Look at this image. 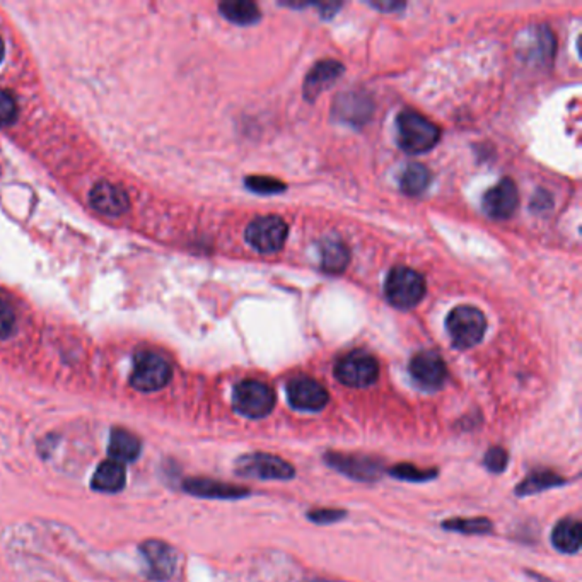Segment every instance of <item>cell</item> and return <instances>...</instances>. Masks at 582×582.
<instances>
[{"label":"cell","instance_id":"cell-20","mask_svg":"<svg viewBox=\"0 0 582 582\" xmlns=\"http://www.w3.org/2000/svg\"><path fill=\"white\" fill-rule=\"evenodd\" d=\"M218 9L226 19H229L231 23H236V25H253L260 19V9L253 2H246V0L222 2L218 5Z\"/></svg>","mask_w":582,"mask_h":582},{"label":"cell","instance_id":"cell-24","mask_svg":"<svg viewBox=\"0 0 582 582\" xmlns=\"http://www.w3.org/2000/svg\"><path fill=\"white\" fill-rule=\"evenodd\" d=\"M444 530L464 534H484L492 530V523L486 517H456L442 523Z\"/></svg>","mask_w":582,"mask_h":582},{"label":"cell","instance_id":"cell-3","mask_svg":"<svg viewBox=\"0 0 582 582\" xmlns=\"http://www.w3.org/2000/svg\"><path fill=\"white\" fill-rule=\"evenodd\" d=\"M446 326L456 348H471L486 335V316L473 306H458L448 316Z\"/></svg>","mask_w":582,"mask_h":582},{"label":"cell","instance_id":"cell-22","mask_svg":"<svg viewBox=\"0 0 582 582\" xmlns=\"http://www.w3.org/2000/svg\"><path fill=\"white\" fill-rule=\"evenodd\" d=\"M565 484V480L562 477H558L557 473L552 471H534L530 477H526V480H523L516 494L517 495H532V494H538L543 492L547 488L552 486H560Z\"/></svg>","mask_w":582,"mask_h":582},{"label":"cell","instance_id":"cell-12","mask_svg":"<svg viewBox=\"0 0 582 582\" xmlns=\"http://www.w3.org/2000/svg\"><path fill=\"white\" fill-rule=\"evenodd\" d=\"M410 374L413 381L420 388L434 391L439 389L446 381V364L442 357L436 352H420L417 354L410 363Z\"/></svg>","mask_w":582,"mask_h":582},{"label":"cell","instance_id":"cell-4","mask_svg":"<svg viewBox=\"0 0 582 582\" xmlns=\"http://www.w3.org/2000/svg\"><path fill=\"white\" fill-rule=\"evenodd\" d=\"M172 369L170 363L154 352H139L134 361L130 376L132 388L142 393H152L165 388L171 381Z\"/></svg>","mask_w":582,"mask_h":582},{"label":"cell","instance_id":"cell-26","mask_svg":"<svg viewBox=\"0 0 582 582\" xmlns=\"http://www.w3.org/2000/svg\"><path fill=\"white\" fill-rule=\"evenodd\" d=\"M246 187L257 194H280L286 188L284 183L264 176H249L246 180Z\"/></svg>","mask_w":582,"mask_h":582},{"label":"cell","instance_id":"cell-23","mask_svg":"<svg viewBox=\"0 0 582 582\" xmlns=\"http://www.w3.org/2000/svg\"><path fill=\"white\" fill-rule=\"evenodd\" d=\"M348 264V251L345 249V246L337 241L332 243L323 244L321 248V265L326 272L337 273L341 272L343 268L347 267Z\"/></svg>","mask_w":582,"mask_h":582},{"label":"cell","instance_id":"cell-7","mask_svg":"<svg viewBox=\"0 0 582 582\" xmlns=\"http://www.w3.org/2000/svg\"><path fill=\"white\" fill-rule=\"evenodd\" d=\"M236 471L241 477L258 480H289L295 475L291 463L267 453H251L236 463Z\"/></svg>","mask_w":582,"mask_h":582},{"label":"cell","instance_id":"cell-27","mask_svg":"<svg viewBox=\"0 0 582 582\" xmlns=\"http://www.w3.org/2000/svg\"><path fill=\"white\" fill-rule=\"evenodd\" d=\"M14 326H16V313L12 306L0 297V340L11 337Z\"/></svg>","mask_w":582,"mask_h":582},{"label":"cell","instance_id":"cell-15","mask_svg":"<svg viewBox=\"0 0 582 582\" xmlns=\"http://www.w3.org/2000/svg\"><path fill=\"white\" fill-rule=\"evenodd\" d=\"M183 488L192 495L205 499H241L249 494V490L241 486L222 484L211 479H188L183 482Z\"/></svg>","mask_w":582,"mask_h":582},{"label":"cell","instance_id":"cell-5","mask_svg":"<svg viewBox=\"0 0 582 582\" xmlns=\"http://www.w3.org/2000/svg\"><path fill=\"white\" fill-rule=\"evenodd\" d=\"M379 376L378 361L363 350H356L341 357L335 365V378L350 388H367Z\"/></svg>","mask_w":582,"mask_h":582},{"label":"cell","instance_id":"cell-25","mask_svg":"<svg viewBox=\"0 0 582 582\" xmlns=\"http://www.w3.org/2000/svg\"><path fill=\"white\" fill-rule=\"evenodd\" d=\"M393 477L407 482H427L436 477V470H420L412 464H398L389 471Z\"/></svg>","mask_w":582,"mask_h":582},{"label":"cell","instance_id":"cell-28","mask_svg":"<svg viewBox=\"0 0 582 582\" xmlns=\"http://www.w3.org/2000/svg\"><path fill=\"white\" fill-rule=\"evenodd\" d=\"M18 120V103L7 91L0 89V125H11Z\"/></svg>","mask_w":582,"mask_h":582},{"label":"cell","instance_id":"cell-31","mask_svg":"<svg viewBox=\"0 0 582 582\" xmlns=\"http://www.w3.org/2000/svg\"><path fill=\"white\" fill-rule=\"evenodd\" d=\"M4 51H5V47H4V42H2V38H0V62L4 60Z\"/></svg>","mask_w":582,"mask_h":582},{"label":"cell","instance_id":"cell-21","mask_svg":"<svg viewBox=\"0 0 582 582\" xmlns=\"http://www.w3.org/2000/svg\"><path fill=\"white\" fill-rule=\"evenodd\" d=\"M429 183H431V172L418 163H412L410 166H407L400 178V187L407 195L424 194Z\"/></svg>","mask_w":582,"mask_h":582},{"label":"cell","instance_id":"cell-13","mask_svg":"<svg viewBox=\"0 0 582 582\" xmlns=\"http://www.w3.org/2000/svg\"><path fill=\"white\" fill-rule=\"evenodd\" d=\"M89 203L103 216L117 218L128 211V196L120 187L110 181H99L89 194Z\"/></svg>","mask_w":582,"mask_h":582},{"label":"cell","instance_id":"cell-1","mask_svg":"<svg viewBox=\"0 0 582 582\" xmlns=\"http://www.w3.org/2000/svg\"><path fill=\"white\" fill-rule=\"evenodd\" d=\"M398 144L410 152V154H422L436 147L440 139V130L436 123L427 120L420 113L415 111H403L398 117Z\"/></svg>","mask_w":582,"mask_h":582},{"label":"cell","instance_id":"cell-8","mask_svg":"<svg viewBox=\"0 0 582 582\" xmlns=\"http://www.w3.org/2000/svg\"><path fill=\"white\" fill-rule=\"evenodd\" d=\"M289 234L287 222L277 216L255 218L246 229V241L260 253H275L282 249Z\"/></svg>","mask_w":582,"mask_h":582},{"label":"cell","instance_id":"cell-10","mask_svg":"<svg viewBox=\"0 0 582 582\" xmlns=\"http://www.w3.org/2000/svg\"><path fill=\"white\" fill-rule=\"evenodd\" d=\"M287 398L292 407L302 412L323 410L328 403V391L311 378H295L287 385Z\"/></svg>","mask_w":582,"mask_h":582},{"label":"cell","instance_id":"cell-32","mask_svg":"<svg viewBox=\"0 0 582 582\" xmlns=\"http://www.w3.org/2000/svg\"><path fill=\"white\" fill-rule=\"evenodd\" d=\"M311 582H328V581H311Z\"/></svg>","mask_w":582,"mask_h":582},{"label":"cell","instance_id":"cell-16","mask_svg":"<svg viewBox=\"0 0 582 582\" xmlns=\"http://www.w3.org/2000/svg\"><path fill=\"white\" fill-rule=\"evenodd\" d=\"M343 73V65L333 60L319 62L304 82V96L306 99H315L325 89H328L340 75Z\"/></svg>","mask_w":582,"mask_h":582},{"label":"cell","instance_id":"cell-29","mask_svg":"<svg viewBox=\"0 0 582 582\" xmlns=\"http://www.w3.org/2000/svg\"><path fill=\"white\" fill-rule=\"evenodd\" d=\"M484 464L492 473H502L508 466V453L502 448H492L486 455Z\"/></svg>","mask_w":582,"mask_h":582},{"label":"cell","instance_id":"cell-17","mask_svg":"<svg viewBox=\"0 0 582 582\" xmlns=\"http://www.w3.org/2000/svg\"><path fill=\"white\" fill-rule=\"evenodd\" d=\"M125 482H126V473L122 463L106 460L97 466L91 480V486L97 492L117 494L125 486Z\"/></svg>","mask_w":582,"mask_h":582},{"label":"cell","instance_id":"cell-9","mask_svg":"<svg viewBox=\"0 0 582 582\" xmlns=\"http://www.w3.org/2000/svg\"><path fill=\"white\" fill-rule=\"evenodd\" d=\"M141 552L146 558L149 579L165 582L172 578L178 565V554L171 545L161 540H147L141 545Z\"/></svg>","mask_w":582,"mask_h":582},{"label":"cell","instance_id":"cell-2","mask_svg":"<svg viewBox=\"0 0 582 582\" xmlns=\"http://www.w3.org/2000/svg\"><path fill=\"white\" fill-rule=\"evenodd\" d=\"M389 302L400 310H410L425 295V279L413 268L394 267L385 282Z\"/></svg>","mask_w":582,"mask_h":582},{"label":"cell","instance_id":"cell-30","mask_svg":"<svg viewBox=\"0 0 582 582\" xmlns=\"http://www.w3.org/2000/svg\"><path fill=\"white\" fill-rule=\"evenodd\" d=\"M345 516L343 510H333V509H323V510H313L311 514H308V517L311 521H315L318 525H328V523H335L339 521Z\"/></svg>","mask_w":582,"mask_h":582},{"label":"cell","instance_id":"cell-18","mask_svg":"<svg viewBox=\"0 0 582 582\" xmlns=\"http://www.w3.org/2000/svg\"><path fill=\"white\" fill-rule=\"evenodd\" d=\"M141 451H142V442L139 437L125 429H113L108 446L110 460L119 461L122 464L132 463L139 458Z\"/></svg>","mask_w":582,"mask_h":582},{"label":"cell","instance_id":"cell-11","mask_svg":"<svg viewBox=\"0 0 582 582\" xmlns=\"http://www.w3.org/2000/svg\"><path fill=\"white\" fill-rule=\"evenodd\" d=\"M326 463L335 468L340 473L359 480V482H374L381 477V463L357 455H341V453H328L325 456Z\"/></svg>","mask_w":582,"mask_h":582},{"label":"cell","instance_id":"cell-6","mask_svg":"<svg viewBox=\"0 0 582 582\" xmlns=\"http://www.w3.org/2000/svg\"><path fill=\"white\" fill-rule=\"evenodd\" d=\"M233 403L236 412L248 418H264L275 407V393L262 381L246 379L234 388Z\"/></svg>","mask_w":582,"mask_h":582},{"label":"cell","instance_id":"cell-14","mask_svg":"<svg viewBox=\"0 0 582 582\" xmlns=\"http://www.w3.org/2000/svg\"><path fill=\"white\" fill-rule=\"evenodd\" d=\"M519 205V195L516 185L509 178L497 183L494 188H490L484 196V209L490 218H509Z\"/></svg>","mask_w":582,"mask_h":582},{"label":"cell","instance_id":"cell-19","mask_svg":"<svg viewBox=\"0 0 582 582\" xmlns=\"http://www.w3.org/2000/svg\"><path fill=\"white\" fill-rule=\"evenodd\" d=\"M581 540V523L574 517L562 519L552 533L554 547L563 554H578Z\"/></svg>","mask_w":582,"mask_h":582}]
</instances>
